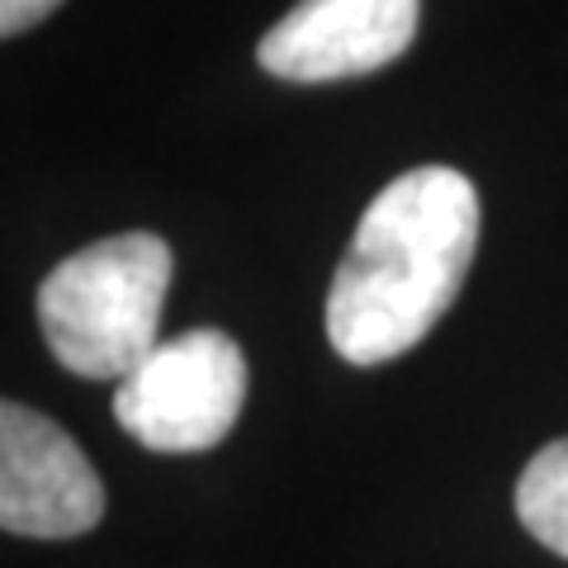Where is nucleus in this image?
<instances>
[{"label": "nucleus", "instance_id": "obj_5", "mask_svg": "<svg viewBox=\"0 0 568 568\" xmlns=\"http://www.w3.org/2000/svg\"><path fill=\"white\" fill-rule=\"evenodd\" d=\"M417 20L422 0H298L261 39L256 62L298 85L365 77L403 58Z\"/></svg>", "mask_w": 568, "mask_h": 568}, {"label": "nucleus", "instance_id": "obj_2", "mask_svg": "<svg viewBox=\"0 0 568 568\" xmlns=\"http://www.w3.org/2000/svg\"><path fill=\"white\" fill-rule=\"evenodd\" d=\"M171 275L156 233H119L58 261L39 284V327L58 365L81 379H129L162 346Z\"/></svg>", "mask_w": 568, "mask_h": 568}, {"label": "nucleus", "instance_id": "obj_6", "mask_svg": "<svg viewBox=\"0 0 568 568\" xmlns=\"http://www.w3.org/2000/svg\"><path fill=\"white\" fill-rule=\"evenodd\" d=\"M517 517L540 545L568 559V436L530 455L517 484Z\"/></svg>", "mask_w": 568, "mask_h": 568}, {"label": "nucleus", "instance_id": "obj_7", "mask_svg": "<svg viewBox=\"0 0 568 568\" xmlns=\"http://www.w3.org/2000/svg\"><path fill=\"white\" fill-rule=\"evenodd\" d=\"M58 6H62V0H0V33L14 39V33H24L39 20H48Z\"/></svg>", "mask_w": 568, "mask_h": 568}, {"label": "nucleus", "instance_id": "obj_3", "mask_svg": "<svg viewBox=\"0 0 568 568\" xmlns=\"http://www.w3.org/2000/svg\"><path fill=\"white\" fill-rule=\"evenodd\" d=\"M242 403L246 355L219 327L171 336L114 388L119 426L162 455L213 450L237 426Z\"/></svg>", "mask_w": 568, "mask_h": 568}, {"label": "nucleus", "instance_id": "obj_4", "mask_svg": "<svg viewBox=\"0 0 568 568\" xmlns=\"http://www.w3.org/2000/svg\"><path fill=\"white\" fill-rule=\"evenodd\" d=\"M100 517L104 484L77 440L24 403L0 407V526L29 540H71Z\"/></svg>", "mask_w": 568, "mask_h": 568}, {"label": "nucleus", "instance_id": "obj_1", "mask_svg": "<svg viewBox=\"0 0 568 568\" xmlns=\"http://www.w3.org/2000/svg\"><path fill=\"white\" fill-rule=\"evenodd\" d=\"M478 252V190L450 166L388 181L355 223L327 290L332 351L384 365L413 351L455 304Z\"/></svg>", "mask_w": 568, "mask_h": 568}]
</instances>
